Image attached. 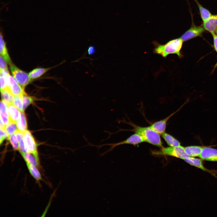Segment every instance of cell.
I'll return each mask as SVG.
<instances>
[{
	"label": "cell",
	"instance_id": "cell-1",
	"mask_svg": "<svg viewBox=\"0 0 217 217\" xmlns=\"http://www.w3.org/2000/svg\"><path fill=\"white\" fill-rule=\"evenodd\" d=\"M184 41L180 37L172 39L164 44H161L156 41L153 42L154 48L153 52L166 58L170 54H176L179 58L183 55L181 52Z\"/></svg>",
	"mask_w": 217,
	"mask_h": 217
},
{
	"label": "cell",
	"instance_id": "cell-2",
	"mask_svg": "<svg viewBox=\"0 0 217 217\" xmlns=\"http://www.w3.org/2000/svg\"><path fill=\"white\" fill-rule=\"evenodd\" d=\"M121 121L131 125L133 129L130 131H134L140 135L143 139L144 142L155 146L162 147V142L160 134L149 126L142 127L138 126L131 121L127 122L124 120Z\"/></svg>",
	"mask_w": 217,
	"mask_h": 217
},
{
	"label": "cell",
	"instance_id": "cell-3",
	"mask_svg": "<svg viewBox=\"0 0 217 217\" xmlns=\"http://www.w3.org/2000/svg\"><path fill=\"white\" fill-rule=\"evenodd\" d=\"M152 154L155 156H170L184 160L188 156L185 152L184 147L178 146L162 147L159 150L152 151Z\"/></svg>",
	"mask_w": 217,
	"mask_h": 217
},
{
	"label": "cell",
	"instance_id": "cell-4",
	"mask_svg": "<svg viewBox=\"0 0 217 217\" xmlns=\"http://www.w3.org/2000/svg\"><path fill=\"white\" fill-rule=\"evenodd\" d=\"M144 142V141L143 139L139 134L135 133L131 135L126 140L120 142L97 145L92 144L88 142V145L85 146H96L99 149H100L102 147L105 146H110V147L108 150L101 154V156H103L108 153L111 152L117 146L124 144H130L135 145Z\"/></svg>",
	"mask_w": 217,
	"mask_h": 217
},
{
	"label": "cell",
	"instance_id": "cell-5",
	"mask_svg": "<svg viewBox=\"0 0 217 217\" xmlns=\"http://www.w3.org/2000/svg\"><path fill=\"white\" fill-rule=\"evenodd\" d=\"M10 65L11 71L13 77L21 87L24 89L32 80L29 74L13 64Z\"/></svg>",
	"mask_w": 217,
	"mask_h": 217
},
{
	"label": "cell",
	"instance_id": "cell-6",
	"mask_svg": "<svg viewBox=\"0 0 217 217\" xmlns=\"http://www.w3.org/2000/svg\"><path fill=\"white\" fill-rule=\"evenodd\" d=\"M205 30L203 26H196L192 22L190 28L186 31L180 38L184 42L187 41L194 38L201 36Z\"/></svg>",
	"mask_w": 217,
	"mask_h": 217
},
{
	"label": "cell",
	"instance_id": "cell-7",
	"mask_svg": "<svg viewBox=\"0 0 217 217\" xmlns=\"http://www.w3.org/2000/svg\"><path fill=\"white\" fill-rule=\"evenodd\" d=\"M6 79L8 87L14 96H21L25 92L24 89L10 74L7 76Z\"/></svg>",
	"mask_w": 217,
	"mask_h": 217
},
{
	"label": "cell",
	"instance_id": "cell-8",
	"mask_svg": "<svg viewBox=\"0 0 217 217\" xmlns=\"http://www.w3.org/2000/svg\"><path fill=\"white\" fill-rule=\"evenodd\" d=\"M23 137L25 145L29 152L38 154L37 144L31 132L26 130L24 133Z\"/></svg>",
	"mask_w": 217,
	"mask_h": 217
},
{
	"label": "cell",
	"instance_id": "cell-9",
	"mask_svg": "<svg viewBox=\"0 0 217 217\" xmlns=\"http://www.w3.org/2000/svg\"><path fill=\"white\" fill-rule=\"evenodd\" d=\"M189 165L200 168L202 170L208 172L213 176H216L217 171L209 170L206 168L203 165L201 159L194 157L188 156L184 160Z\"/></svg>",
	"mask_w": 217,
	"mask_h": 217
},
{
	"label": "cell",
	"instance_id": "cell-10",
	"mask_svg": "<svg viewBox=\"0 0 217 217\" xmlns=\"http://www.w3.org/2000/svg\"><path fill=\"white\" fill-rule=\"evenodd\" d=\"M199 157L203 160L217 162V149L211 147L204 146Z\"/></svg>",
	"mask_w": 217,
	"mask_h": 217
},
{
	"label": "cell",
	"instance_id": "cell-11",
	"mask_svg": "<svg viewBox=\"0 0 217 217\" xmlns=\"http://www.w3.org/2000/svg\"><path fill=\"white\" fill-rule=\"evenodd\" d=\"M178 110L179 109L171 113L165 118L154 123L149 127L160 134H162L165 132L168 121Z\"/></svg>",
	"mask_w": 217,
	"mask_h": 217
},
{
	"label": "cell",
	"instance_id": "cell-12",
	"mask_svg": "<svg viewBox=\"0 0 217 217\" xmlns=\"http://www.w3.org/2000/svg\"><path fill=\"white\" fill-rule=\"evenodd\" d=\"M203 26L205 30L211 34L215 33L217 29V14H212L209 18L203 22Z\"/></svg>",
	"mask_w": 217,
	"mask_h": 217
},
{
	"label": "cell",
	"instance_id": "cell-13",
	"mask_svg": "<svg viewBox=\"0 0 217 217\" xmlns=\"http://www.w3.org/2000/svg\"><path fill=\"white\" fill-rule=\"evenodd\" d=\"M26 163L33 165L38 168L40 167L38 154L30 152L21 153Z\"/></svg>",
	"mask_w": 217,
	"mask_h": 217
},
{
	"label": "cell",
	"instance_id": "cell-14",
	"mask_svg": "<svg viewBox=\"0 0 217 217\" xmlns=\"http://www.w3.org/2000/svg\"><path fill=\"white\" fill-rule=\"evenodd\" d=\"M8 104L2 100L0 102V120L5 124H8L9 121Z\"/></svg>",
	"mask_w": 217,
	"mask_h": 217
},
{
	"label": "cell",
	"instance_id": "cell-15",
	"mask_svg": "<svg viewBox=\"0 0 217 217\" xmlns=\"http://www.w3.org/2000/svg\"><path fill=\"white\" fill-rule=\"evenodd\" d=\"M204 146H191L184 147L187 155L189 157L200 156Z\"/></svg>",
	"mask_w": 217,
	"mask_h": 217
},
{
	"label": "cell",
	"instance_id": "cell-16",
	"mask_svg": "<svg viewBox=\"0 0 217 217\" xmlns=\"http://www.w3.org/2000/svg\"><path fill=\"white\" fill-rule=\"evenodd\" d=\"M2 34V32H1L0 36V55L3 58L7 63L11 65L12 64L11 61L8 54Z\"/></svg>",
	"mask_w": 217,
	"mask_h": 217
},
{
	"label": "cell",
	"instance_id": "cell-17",
	"mask_svg": "<svg viewBox=\"0 0 217 217\" xmlns=\"http://www.w3.org/2000/svg\"><path fill=\"white\" fill-rule=\"evenodd\" d=\"M8 109L10 121L16 122L20 115L19 110L13 103L8 104Z\"/></svg>",
	"mask_w": 217,
	"mask_h": 217
},
{
	"label": "cell",
	"instance_id": "cell-18",
	"mask_svg": "<svg viewBox=\"0 0 217 217\" xmlns=\"http://www.w3.org/2000/svg\"><path fill=\"white\" fill-rule=\"evenodd\" d=\"M162 136L167 143L171 146H181L180 142L170 134L164 132L162 134Z\"/></svg>",
	"mask_w": 217,
	"mask_h": 217
},
{
	"label": "cell",
	"instance_id": "cell-19",
	"mask_svg": "<svg viewBox=\"0 0 217 217\" xmlns=\"http://www.w3.org/2000/svg\"><path fill=\"white\" fill-rule=\"evenodd\" d=\"M16 123L18 130L24 132L27 130V121L24 112H20V117Z\"/></svg>",
	"mask_w": 217,
	"mask_h": 217
},
{
	"label": "cell",
	"instance_id": "cell-20",
	"mask_svg": "<svg viewBox=\"0 0 217 217\" xmlns=\"http://www.w3.org/2000/svg\"><path fill=\"white\" fill-rule=\"evenodd\" d=\"M2 100L6 102L8 104L13 103L14 96L12 93L9 88L0 90Z\"/></svg>",
	"mask_w": 217,
	"mask_h": 217
},
{
	"label": "cell",
	"instance_id": "cell-21",
	"mask_svg": "<svg viewBox=\"0 0 217 217\" xmlns=\"http://www.w3.org/2000/svg\"><path fill=\"white\" fill-rule=\"evenodd\" d=\"M52 68H36L30 71L29 73V75L30 79L33 80L39 77Z\"/></svg>",
	"mask_w": 217,
	"mask_h": 217
},
{
	"label": "cell",
	"instance_id": "cell-22",
	"mask_svg": "<svg viewBox=\"0 0 217 217\" xmlns=\"http://www.w3.org/2000/svg\"><path fill=\"white\" fill-rule=\"evenodd\" d=\"M196 3L203 22L209 18L212 15L208 9L203 7L197 0H194Z\"/></svg>",
	"mask_w": 217,
	"mask_h": 217
},
{
	"label": "cell",
	"instance_id": "cell-23",
	"mask_svg": "<svg viewBox=\"0 0 217 217\" xmlns=\"http://www.w3.org/2000/svg\"><path fill=\"white\" fill-rule=\"evenodd\" d=\"M28 169L32 176L37 181L42 179L41 174L37 167L28 163H26Z\"/></svg>",
	"mask_w": 217,
	"mask_h": 217
},
{
	"label": "cell",
	"instance_id": "cell-24",
	"mask_svg": "<svg viewBox=\"0 0 217 217\" xmlns=\"http://www.w3.org/2000/svg\"><path fill=\"white\" fill-rule=\"evenodd\" d=\"M5 130L9 136L14 134L18 130L16 122L10 121L5 126Z\"/></svg>",
	"mask_w": 217,
	"mask_h": 217
},
{
	"label": "cell",
	"instance_id": "cell-25",
	"mask_svg": "<svg viewBox=\"0 0 217 217\" xmlns=\"http://www.w3.org/2000/svg\"><path fill=\"white\" fill-rule=\"evenodd\" d=\"M23 109L24 110L30 104H31L34 100L33 97L28 96L25 92L24 93L22 96Z\"/></svg>",
	"mask_w": 217,
	"mask_h": 217
},
{
	"label": "cell",
	"instance_id": "cell-26",
	"mask_svg": "<svg viewBox=\"0 0 217 217\" xmlns=\"http://www.w3.org/2000/svg\"><path fill=\"white\" fill-rule=\"evenodd\" d=\"M22 96H14L13 104L21 112H24Z\"/></svg>",
	"mask_w": 217,
	"mask_h": 217
},
{
	"label": "cell",
	"instance_id": "cell-27",
	"mask_svg": "<svg viewBox=\"0 0 217 217\" xmlns=\"http://www.w3.org/2000/svg\"><path fill=\"white\" fill-rule=\"evenodd\" d=\"M8 139L10 141L12 146L14 150L18 149L19 140L15 134L9 136Z\"/></svg>",
	"mask_w": 217,
	"mask_h": 217
},
{
	"label": "cell",
	"instance_id": "cell-28",
	"mask_svg": "<svg viewBox=\"0 0 217 217\" xmlns=\"http://www.w3.org/2000/svg\"><path fill=\"white\" fill-rule=\"evenodd\" d=\"M20 153H24L29 152L27 147L24 141L23 138H21L19 141L18 145V149Z\"/></svg>",
	"mask_w": 217,
	"mask_h": 217
},
{
	"label": "cell",
	"instance_id": "cell-29",
	"mask_svg": "<svg viewBox=\"0 0 217 217\" xmlns=\"http://www.w3.org/2000/svg\"><path fill=\"white\" fill-rule=\"evenodd\" d=\"M9 136L6 131L5 129L0 128V144L6 138H8Z\"/></svg>",
	"mask_w": 217,
	"mask_h": 217
},
{
	"label": "cell",
	"instance_id": "cell-30",
	"mask_svg": "<svg viewBox=\"0 0 217 217\" xmlns=\"http://www.w3.org/2000/svg\"><path fill=\"white\" fill-rule=\"evenodd\" d=\"M6 61L0 55V70L8 69V66Z\"/></svg>",
	"mask_w": 217,
	"mask_h": 217
},
{
	"label": "cell",
	"instance_id": "cell-31",
	"mask_svg": "<svg viewBox=\"0 0 217 217\" xmlns=\"http://www.w3.org/2000/svg\"><path fill=\"white\" fill-rule=\"evenodd\" d=\"M96 52V49L93 46L91 45L89 46L87 49V53L89 55H93Z\"/></svg>",
	"mask_w": 217,
	"mask_h": 217
},
{
	"label": "cell",
	"instance_id": "cell-32",
	"mask_svg": "<svg viewBox=\"0 0 217 217\" xmlns=\"http://www.w3.org/2000/svg\"><path fill=\"white\" fill-rule=\"evenodd\" d=\"M213 38V46L215 51L217 52V36L215 33L212 34Z\"/></svg>",
	"mask_w": 217,
	"mask_h": 217
},
{
	"label": "cell",
	"instance_id": "cell-33",
	"mask_svg": "<svg viewBox=\"0 0 217 217\" xmlns=\"http://www.w3.org/2000/svg\"><path fill=\"white\" fill-rule=\"evenodd\" d=\"M215 33L216 34V35L217 36V29H216V30L215 31Z\"/></svg>",
	"mask_w": 217,
	"mask_h": 217
},
{
	"label": "cell",
	"instance_id": "cell-34",
	"mask_svg": "<svg viewBox=\"0 0 217 217\" xmlns=\"http://www.w3.org/2000/svg\"><path fill=\"white\" fill-rule=\"evenodd\" d=\"M215 66H217V63L216 64H215Z\"/></svg>",
	"mask_w": 217,
	"mask_h": 217
}]
</instances>
